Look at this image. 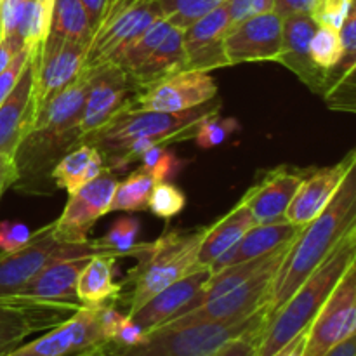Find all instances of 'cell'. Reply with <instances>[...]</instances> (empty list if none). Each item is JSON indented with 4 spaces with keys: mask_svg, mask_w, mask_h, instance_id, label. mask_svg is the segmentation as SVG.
Returning <instances> with one entry per match:
<instances>
[{
    "mask_svg": "<svg viewBox=\"0 0 356 356\" xmlns=\"http://www.w3.org/2000/svg\"><path fill=\"white\" fill-rule=\"evenodd\" d=\"M236 129H238V122L235 118H222L219 117V113H214L200 122L193 139L200 148L211 149L214 146L222 145Z\"/></svg>",
    "mask_w": 356,
    "mask_h": 356,
    "instance_id": "37",
    "label": "cell"
},
{
    "mask_svg": "<svg viewBox=\"0 0 356 356\" xmlns=\"http://www.w3.org/2000/svg\"><path fill=\"white\" fill-rule=\"evenodd\" d=\"M106 254L99 250L94 240L66 243L56 236L54 222L31 233L30 242L13 252H0V298L21 294L24 287L56 259L92 257ZM111 256V254H110Z\"/></svg>",
    "mask_w": 356,
    "mask_h": 356,
    "instance_id": "7",
    "label": "cell"
},
{
    "mask_svg": "<svg viewBox=\"0 0 356 356\" xmlns=\"http://www.w3.org/2000/svg\"><path fill=\"white\" fill-rule=\"evenodd\" d=\"M309 54L313 63L323 72H329L341 59V42L337 30L329 26H316L309 42Z\"/></svg>",
    "mask_w": 356,
    "mask_h": 356,
    "instance_id": "35",
    "label": "cell"
},
{
    "mask_svg": "<svg viewBox=\"0 0 356 356\" xmlns=\"http://www.w3.org/2000/svg\"><path fill=\"white\" fill-rule=\"evenodd\" d=\"M218 96L214 79L205 72L181 70L155 83L141 87L127 103L129 110L179 113L202 106Z\"/></svg>",
    "mask_w": 356,
    "mask_h": 356,
    "instance_id": "10",
    "label": "cell"
},
{
    "mask_svg": "<svg viewBox=\"0 0 356 356\" xmlns=\"http://www.w3.org/2000/svg\"><path fill=\"white\" fill-rule=\"evenodd\" d=\"M139 233H141L139 219L132 216H122L110 226L106 235L94 240V243L97 249L115 257H136L143 249V243H138Z\"/></svg>",
    "mask_w": 356,
    "mask_h": 356,
    "instance_id": "33",
    "label": "cell"
},
{
    "mask_svg": "<svg viewBox=\"0 0 356 356\" xmlns=\"http://www.w3.org/2000/svg\"><path fill=\"white\" fill-rule=\"evenodd\" d=\"M89 90L79 124L82 141L120 113L136 92L131 76L111 63L89 70Z\"/></svg>",
    "mask_w": 356,
    "mask_h": 356,
    "instance_id": "14",
    "label": "cell"
},
{
    "mask_svg": "<svg viewBox=\"0 0 356 356\" xmlns=\"http://www.w3.org/2000/svg\"><path fill=\"white\" fill-rule=\"evenodd\" d=\"M284 19L275 10L232 24L225 35L229 66L252 61H277L282 49Z\"/></svg>",
    "mask_w": 356,
    "mask_h": 356,
    "instance_id": "17",
    "label": "cell"
},
{
    "mask_svg": "<svg viewBox=\"0 0 356 356\" xmlns=\"http://www.w3.org/2000/svg\"><path fill=\"white\" fill-rule=\"evenodd\" d=\"M118 257L110 254H97L80 271L76 280V298L82 306H103L115 301L124 289V284L113 282V268Z\"/></svg>",
    "mask_w": 356,
    "mask_h": 356,
    "instance_id": "27",
    "label": "cell"
},
{
    "mask_svg": "<svg viewBox=\"0 0 356 356\" xmlns=\"http://www.w3.org/2000/svg\"><path fill=\"white\" fill-rule=\"evenodd\" d=\"M17 179V170L14 159L10 155H0V198L9 186Z\"/></svg>",
    "mask_w": 356,
    "mask_h": 356,
    "instance_id": "46",
    "label": "cell"
},
{
    "mask_svg": "<svg viewBox=\"0 0 356 356\" xmlns=\"http://www.w3.org/2000/svg\"><path fill=\"white\" fill-rule=\"evenodd\" d=\"M86 356H110V355L103 350V346H99V348H94V350L89 351Z\"/></svg>",
    "mask_w": 356,
    "mask_h": 356,
    "instance_id": "52",
    "label": "cell"
},
{
    "mask_svg": "<svg viewBox=\"0 0 356 356\" xmlns=\"http://www.w3.org/2000/svg\"><path fill=\"white\" fill-rule=\"evenodd\" d=\"M337 33L341 42V59L337 65H353L356 54V7L350 10Z\"/></svg>",
    "mask_w": 356,
    "mask_h": 356,
    "instance_id": "41",
    "label": "cell"
},
{
    "mask_svg": "<svg viewBox=\"0 0 356 356\" xmlns=\"http://www.w3.org/2000/svg\"><path fill=\"white\" fill-rule=\"evenodd\" d=\"M145 334L146 332L138 325V323H134L129 316H125L124 322L120 323V327H118L117 332H115L111 344H117V346H134V344L141 343Z\"/></svg>",
    "mask_w": 356,
    "mask_h": 356,
    "instance_id": "43",
    "label": "cell"
},
{
    "mask_svg": "<svg viewBox=\"0 0 356 356\" xmlns=\"http://www.w3.org/2000/svg\"><path fill=\"white\" fill-rule=\"evenodd\" d=\"M87 44L49 31L35 49V113L75 82L86 65Z\"/></svg>",
    "mask_w": 356,
    "mask_h": 356,
    "instance_id": "9",
    "label": "cell"
},
{
    "mask_svg": "<svg viewBox=\"0 0 356 356\" xmlns=\"http://www.w3.org/2000/svg\"><path fill=\"white\" fill-rule=\"evenodd\" d=\"M268 308L235 322H167L145 334L134 346L103 344L110 356H212L243 334L263 330Z\"/></svg>",
    "mask_w": 356,
    "mask_h": 356,
    "instance_id": "4",
    "label": "cell"
},
{
    "mask_svg": "<svg viewBox=\"0 0 356 356\" xmlns=\"http://www.w3.org/2000/svg\"><path fill=\"white\" fill-rule=\"evenodd\" d=\"M156 179L153 177V174L139 167L122 183H117L110 204V212L148 211L149 195H152Z\"/></svg>",
    "mask_w": 356,
    "mask_h": 356,
    "instance_id": "31",
    "label": "cell"
},
{
    "mask_svg": "<svg viewBox=\"0 0 356 356\" xmlns=\"http://www.w3.org/2000/svg\"><path fill=\"white\" fill-rule=\"evenodd\" d=\"M222 2L226 0H159L163 17L169 19L172 26L183 30Z\"/></svg>",
    "mask_w": 356,
    "mask_h": 356,
    "instance_id": "34",
    "label": "cell"
},
{
    "mask_svg": "<svg viewBox=\"0 0 356 356\" xmlns=\"http://www.w3.org/2000/svg\"><path fill=\"white\" fill-rule=\"evenodd\" d=\"M3 31H2V17H0V38H2Z\"/></svg>",
    "mask_w": 356,
    "mask_h": 356,
    "instance_id": "53",
    "label": "cell"
},
{
    "mask_svg": "<svg viewBox=\"0 0 356 356\" xmlns=\"http://www.w3.org/2000/svg\"><path fill=\"white\" fill-rule=\"evenodd\" d=\"M261 334H263V330H254V332L243 334V336L226 343L218 353L212 356H256Z\"/></svg>",
    "mask_w": 356,
    "mask_h": 356,
    "instance_id": "42",
    "label": "cell"
},
{
    "mask_svg": "<svg viewBox=\"0 0 356 356\" xmlns=\"http://www.w3.org/2000/svg\"><path fill=\"white\" fill-rule=\"evenodd\" d=\"M101 306H82L65 322L6 356H86L106 344L99 325Z\"/></svg>",
    "mask_w": 356,
    "mask_h": 356,
    "instance_id": "11",
    "label": "cell"
},
{
    "mask_svg": "<svg viewBox=\"0 0 356 356\" xmlns=\"http://www.w3.org/2000/svg\"><path fill=\"white\" fill-rule=\"evenodd\" d=\"M226 7H228L229 21L232 24L240 23V21L247 19V17L254 16V0H226Z\"/></svg>",
    "mask_w": 356,
    "mask_h": 356,
    "instance_id": "47",
    "label": "cell"
},
{
    "mask_svg": "<svg viewBox=\"0 0 356 356\" xmlns=\"http://www.w3.org/2000/svg\"><path fill=\"white\" fill-rule=\"evenodd\" d=\"M356 226V167L346 174L332 200L302 226L278 268L268 299V318L277 313L302 282L327 259L339 240Z\"/></svg>",
    "mask_w": 356,
    "mask_h": 356,
    "instance_id": "1",
    "label": "cell"
},
{
    "mask_svg": "<svg viewBox=\"0 0 356 356\" xmlns=\"http://www.w3.org/2000/svg\"><path fill=\"white\" fill-rule=\"evenodd\" d=\"M76 309L80 308L19 296L0 298V356L19 348L31 334L59 325Z\"/></svg>",
    "mask_w": 356,
    "mask_h": 356,
    "instance_id": "13",
    "label": "cell"
},
{
    "mask_svg": "<svg viewBox=\"0 0 356 356\" xmlns=\"http://www.w3.org/2000/svg\"><path fill=\"white\" fill-rule=\"evenodd\" d=\"M28 2H31V0H28Z\"/></svg>",
    "mask_w": 356,
    "mask_h": 356,
    "instance_id": "54",
    "label": "cell"
},
{
    "mask_svg": "<svg viewBox=\"0 0 356 356\" xmlns=\"http://www.w3.org/2000/svg\"><path fill=\"white\" fill-rule=\"evenodd\" d=\"M89 259L90 257H72V259L52 261L17 296L82 308V302L76 298L75 287L80 271L89 263Z\"/></svg>",
    "mask_w": 356,
    "mask_h": 356,
    "instance_id": "24",
    "label": "cell"
},
{
    "mask_svg": "<svg viewBox=\"0 0 356 356\" xmlns=\"http://www.w3.org/2000/svg\"><path fill=\"white\" fill-rule=\"evenodd\" d=\"M49 31L70 40L89 45L94 26L80 0H52L51 28Z\"/></svg>",
    "mask_w": 356,
    "mask_h": 356,
    "instance_id": "30",
    "label": "cell"
},
{
    "mask_svg": "<svg viewBox=\"0 0 356 356\" xmlns=\"http://www.w3.org/2000/svg\"><path fill=\"white\" fill-rule=\"evenodd\" d=\"M299 232H301V228L291 225L287 219L285 221L270 222V225H254L240 238V242L235 247H232L228 252L222 254L221 257H218L209 266V270H211V273H216V271L222 270L226 266H232V264L243 263V261L264 256V254L278 249L284 243L292 242L299 235Z\"/></svg>",
    "mask_w": 356,
    "mask_h": 356,
    "instance_id": "25",
    "label": "cell"
},
{
    "mask_svg": "<svg viewBox=\"0 0 356 356\" xmlns=\"http://www.w3.org/2000/svg\"><path fill=\"white\" fill-rule=\"evenodd\" d=\"M355 7V0H315L309 16L318 26H329L339 30L344 19Z\"/></svg>",
    "mask_w": 356,
    "mask_h": 356,
    "instance_id": "38",
    "label": "cell"
},
{
    "mask_svg": "<svg viewBox=\"0 0 356 356\" xmlns=\"http://www.w3.org/2000/svg\"><path fill=\"white\" fill-rule=\"evenodd\" d=\"M316 26L318 24L309 14H294L285 17L282 28V49L277 63L296 73L298 79L313 92L322 94L325 89L327 72L320 70L309 54V42Z\"/></svg>",
    "mask_w": 356,
    "mask_h": 356,
    "instance_id": "23",
    "label": "cell"
},
{
    "mask_svg": "<svg viewBox=\"0 0 356 356\" xmlns=\"http://www.w3.org/2000/svg\"><path fill=\"white\" fill-rule=\"evenodd\" d=\"M305 336H306V332L301 334V336L294 337L291 343L285 344L284 348H280L277 353L271 355V356H302V348H305Z\"/></svg>",
    "mask_w": 356,
    "mask_h": 356,
    "instance_id": "49",
    "label": "cell"
},
{
    "mask_svg": "<svg viewBox=\"0 0 356 356\" xmlns=\"http://www.w3.org/2000/svg\"><path fill=\"white\" fill-rule=\"evenodd\" d=\"M254 225L256 221L249 207L240 200L236 207L229 211L225 218L219 219L216 225L207 226L200 249H198L197 266H211L218 257L235 247Z\"/></svg>",
    "mask_w": 356,
    "mask_h": 356,
    "instance_id": "26",
    "label": "cell"
},
{
    "mask_svg": "<svg viewBox=\"0 0 356 356\" xmlns=\"http://www.w3.org/2000/svg\"><path fill=\"white\" fill-rule=\"evenodd\" d=\"M117 183L115 174L104 167L92 181L70 195L61 216L54 222L56 236L66 243L87 242L97 219L110 212Z\"/></svg>",
    "mask_w": 356,
    "mask_h": 356,
    "instance_id": "12",
    "label": "cell"
},
{
    "mask_svg": "<svg viewBox=\"0 0 356 356\" xmlns=\"http://www.w3.org/2000/svg\"><path fill=\"white\" fill-rule=\"evenodd\" d=\"M275 10V0H254V9L252 14H264Z\"/></svg>",
    "mask_w": 356,
    "mask_h": 356,
    "instance_id": "51",
    "label": "cell"
},
{
    "mask_svg": "<svg viewBox=\"0 0 356 356\" xmlns=\"http://www.w3.org/2000/svg\"><path fill=\"white\" fill-rule=\"evenodd\" d=\"M80 2H82V6L86 7L90 23H92L94 30H96V26L99 24L101 16H103L104 6H106L108 0H80Z\"/></svg>",
    "mask_w": 356,
    "mask_h": 356,
    "instance_id": "48",
    "label": "cell"
},
{
    "mask_svg": "<svg viewBox=\"0 0 356 356\" xmlns=\"http://www.w3.org/2000/svg\"><path fill=\"white\" fill-rule=\"evenodd\" d=\"M219 113V99H212L202 106L179 113H162V111H141L124 108L115 115L99 131L92 132L82 143L94 146L99 152L103 162L117 155L125 145L134 139H149L156 145L184 141L193 138L195 131L211 115Z\"/></svg>",
    "mask_w": 356,
    "mask_h": 356,
    "instance_id": "5",
    "label": "cell"
},
{
    "mask_svg": "<svg viewBox=\"0 0 356 356\" xmlns=\"http://www.w3.org/2000/svg\"><path fill=\"white\" fill-rule=\"evenodd\" d=\"M31 238V232L16 221L0 222V252H13L26 245Z\"/></svg>",
    "mask_w": 356,
    "mask_h": 356,
    "instance_id": "40",
    "label": "cell"
},
{
    "mask_svg": "<svg viewBox=\"0 0 356 356\" xmlns=\"http://www.w3.org/2000/svg\"><path fill=\"white\" fill-rule=\"evenodd\" d=\"M24 45L26 44L19 40V38L10 37V35H2V38H0V73L10 65V61L16 58V54Z\"/></svg>",
    "mask_w": 356,
    "mask_h": 356,
    "instance_id": "45",
    "label": "cell"
},
{
    "mask_svg": "<svg viewBox=\"0 0 356 356\" xmlns=\"http://www.w3.org/2000/svg\"><path fill=\"white\" fill-rule=\"evenodd\" d=\"M277 271L278 268L261 271L226 294L204 302L191 312L176 316L170 322H235V320L247 318L268 305L271 284Z\"/></svg>",
    "mask_w": 356,
    "mask_h": 356,
    "instance_id": "16",
    "label": "cell"
},
{
    "mask_svg": "<svg viewBox=\"0 0 356 356\" xmlns=\"http://www.w3.org/2000/svg\"><path fill=\"white\" fill-rule=\"evenodd\" d=\"M315 0H275V13L285 19L294 14H309Z\"/></svg>",
    "mask_w": 356,
    "mask_h": 356,
    "instance_id": "44",
    "label": "cell"
},
{
    "mask_svg": "<svg viewBox=\"0 0 356 356\" xmlns=\"http://www.w3.org/2000/svg\"><path fill=\"white\" fill-rule=\"evenodd\" d=\"M170 28H172V24L169 23V19H165L163 16L159 17V19L153 24H149L136 40H132L120 54L115 56L110 63L124 70L125 73L134 72L138 66H141L143 63L148 59V56L155 51L156 45L165 38V35L169 33Z\"/></svg>",
    "mask_w": 356,
    "mask_h": 356,
    "instance_id": "32",
    "label": "cell"
},
{
    "mask_svg": "<svg viewBox=\"0 0 356 356\" xmlns=\"http://www.w3.org/2000/svg\"><path fill=\"white\" fill-rule=\"evenodd\" d=\"M209 277H211V270L207 266H197L191 273L160 291L138 309L127 313V316L132 322L138 323L145 332H149L186 313L202 292Z\"/></svg>",
    "mask_w": 356,
    "mask_h": 356,
    "instance_id": "21",
    "label": "cell"
},
{
    "mask_svg": "<svg viewBox=\"0 0 356 356\" xmlns=\"http://www.w3.org/2000/svg\"><path fill=\"white\" fill-rule=\"evenodd\" d=\"M356 263V226L339 240L327 259L302 282L277 313L268 318L259 337L256 356H271L294 337L308 330L309 323L332 294L348 268Z\"/></svg>",
    "mask_w": 356,
    "mask_h": 356,
    "instance_id": "3",
    "label": "cell"
},
{
    "mask_svg": "<svg viewBox=\"0 0 356 356\" xmlns=\"http://www.w3.org/2000/svg\"><path fill=\"white\" fill-rule=\"evenodd\" d=\"M205 228L172 229L152 243H143L138 266L131 271L132 284L129 313L145 305L170 284L197 268V256L204 240Z\"/></svg>",
    "mask_w": 356,
    "mask_h": 356,
    "instance_id": "6",
    "label": "cell"
},
{
    "mask_svg": "<svg viewBox=\"0 0 356 356\" xmlns=\"http://www.w3.org/2000/svg\"><path fill=\"white\" fill-rule=\"evenodd\" d=\"M89 70L83 68L75 82L35 113L30 131L13 156L17 170L14 184L30 186L42 172H51V163H56L66 152L82 143L79 124L89 90Z\"/></svg>",
    "mask_w": 356,
    "mask_h": 356,
    "instance_id": "2",
    "label": "cell"
},
{
    "mask_svg": "<svg viewBox=\"0 0 356 356\" xmlns=\"http://www.w3.org/2000/svg\"><path fill=\"white\" fill-rule=\"evenodd\" d=\"M308 172L309 170L282 165L261 176L242 198L256 225L285 221V212Z\"/></svg>",
    "mask_w": 356,
    "mask_h": 356,
    "instance_id": "19",
    "label": "cell"
},
{
    "mask_svg": "<svg viewBox=\"0 0 356 356\" xmlns=\"http://www.w3.org/2000/svg\"><path fill=\"white\" fill-rule=\"evenodd\" d=\"M103 169L104 162L99 152L87 143H80L79 146L66 152L49 174L56 186L72 195L83 184L92 181Z\"/></svg>",
    "mask_w": 356,
    "mask_h": 356,
    "instance_id": "29",
    "label": "cell"
},
{
    "mask_svg": "<svg viewBox=\"0 0 356 356\" xmlns=\"http://www.w3.org/2000/svg\"><path fill=\"white\" fill-rule=\"evenodd\" d=\"M232 26L226 2L214 7L183 30L184 70L209 73L229 66L225 54V35Z\"/></svg>",
    "mask_w": 356,
    "mask_h": 356,
    "instance_id": "18",
    "label": "cell"
},
{
    "mask_svg": "<svg viewBox=\"0 0 356 356\" xmlns=\"http://www.w3.org/2000/svg\"><path fill=\"white\" fill-rule=\"evenodd\" d=\"M38 45V44H37ZM14 89L0 103V155L14 156L35 118V49Z\"/></svg>",
    "mask_w": 356,
    "mask_h": 356,
    "instance_id": "22",
    "label": "cell"
},
{
    "mask_svg": "<svg viewBox=\"0 0 356 356\" xmlns=\"http://www.w3.org/2000/svg\"><path fill=\"white\" fill-rule=\"evenodd\" d=\"M184 70V45H183V28L172 26L162 42L156 45L155 51L148 56L141 66L134 72L127 73L134 82L136 90L141 87L155 83L165 76Z\"/></svg>",
    "mask_w": 356,
    "mask_h": 356,
    "instance_id": "28",
    "label": "cell"
},
{
    "mask_svg": "<svg viewBox=\"0 0 356 356\" xmlns=\"http://www.w3.org/2000/svg\"><path fill=\"white\" fill-rule=\"evenodd\" d=\"M353 167H356V152L351 149L336 165L309 170L308 176L299 184L285 212V219L298 228L312 222L332 200L339 184Z\"/></svg>",
    "mask_w": 356,
    "mask_h": 356,
    "instance_id": "20",
    "label": "cell"
},
{
    "mask_svg": "<svg viewBox=\"0 0 356 356\" xmlns=\"http://www.w3.org/2000/svg\"><path fill=\"white\" fill-rule=\"evenodd\" d=\"M325 356H356V337H350L344 343L337 344L334 350H330Z\"/></svg>",
    "mask_w": 356,
    "mask_h": 356,
    "instance_id": "50",
    "label": "cell"
},
{
    "mask_svg": "<svg viewBox=\"0 0 356 356\" xmlns=\"http://www.w3.org/2000/svg\"><path fill=\"white\" fill-rule=\"evenodd\" d=\"M162 16L159 0H141V2L124 9L106 24L94 30L89 45H87L83 68L92 70L104 63H110L132 40H136L149 24H153Z\"/></svg>",
    "mask_w": 356,
    "mask_h": 356,
    "instance_id": "15",
    "label": "cell"
},
{
    "mask_svg": "<svg viewBox=\"0 0 356 356\" xmlns=\"http://www.w3.org/2000/svg\"><path fill=\"white\" fill-rule=\"evenodd\" d=\"M186 205L183 191L167 181H156L149 195L148 209L162 219H170L179 214Z\"/></svg>",
    "mask_w": 356,
    "mask_h": 356,
    "instance_id": "36",
    "label": "cell"
},
{
    "mask_svg": "<svg viewBox=\"0 0 356 356\" xmlns=\"http://www.w3.org/2000/svg\"><path fill=\"white\" fill-rule=\"evenodd\" d=\"M35 45H24L19 52L16 54V58L10 61V65L0 73V103L7 97V94L14 89L16 82L19 80L21 73H23L24 66H26L28 59H30L31 51H33Z\"/></svg>",
    "mask_w": 356,
    "mask_h": 356,
    "instance_id": "39",
    "label": "cell"
},
{
    "mask_svg": "<svg viewBox=\"0 0 356 356\" xmlns=\"http://www.w3.org/2000/svg\"><path fill=\"white\" fill-rule=\"evenodd\" d=\"M356 330V263L351 264L334 287L320 312L309 323L302 356H325Z\"/></svg>",
    "mask_w": 356,
    "mask_h": 356,
    "instance_id": "8",
    "label": "cell"
}]
</instances>
